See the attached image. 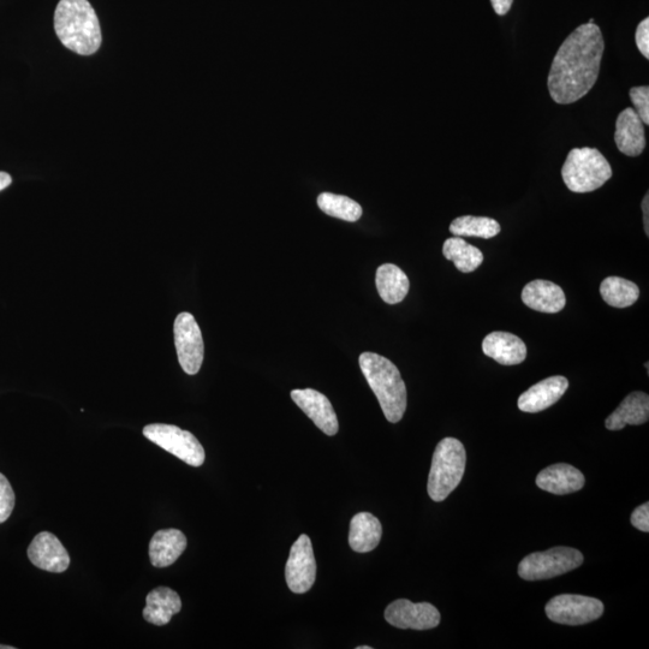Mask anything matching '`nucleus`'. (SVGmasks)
<instances>
[{"label": "nucleus", "instance_id": "17", "mask_svg": "<svg viewBox=\"0 0 649 649\" xmlns=\"http://www.w3.org/2000/svg\"><path fill=\"white\" fill-rule=\"evenodd\" d=\"M585 482V475L567 463L553 464L537 476V485L541 490L558 496L582 490Z\"/></svg>", "mask_w": 649, "mask_h": 649}, {"label": "nucleus", "instance_id": "21", "mask_svg": "<svg viewBox=\"0 0 649 649\" xmlns=\"http://www.w3.org/2000/svg\"><path fill=\"white\" fill-rule=\"evenodd\" d=\"M181 610L180 595L168 587H157L148 593L142 615L148 623L163 627Z\"/></svg>", "mask_w": 649, "mask_h": 649}, {"label": "nucleus", "instance_id": "22", "mask_svg": "<svg viewBox=\"0 0 649 649\" xmlns=\"http://www.w3.org/2000/svg\"><path fill=\"white\" fill-rule=\"evenodd\" d=\"M383 537V527L377 517L369 512H359L350 522L349 545L359 553L377 549Z\"/></svg>", "mask_w": 649, "mask_h": 649}, {"label": "nucleus", "instance_id": "14", "mask_svg": "<svg viewBox=\"0 0 649 649\" xmlns=\"http://www.w3.org/2000/svg\"><path fill=\"white\" fill-rule=\"evenodd\" d=\"M569 387V381L562 375L541 380L518 398V409L523 413H539L556 404Z\"/></svg>", "mask_w": 649, "mask_h": 649}, {"label": "nucleus", "instance_id": "18", "mask_svg": "<svg viewBox=\"0 0 649 649\" xmlns=\"http://www.w3.org/2000/svg\"><path fill=\"white\" fill-rule=\"evenodd\" d=\"M522 301L534 311L541 313H558L567 305V297L557 284L550 281H533L522 291Z\"/></svg>", "mask_w": 649, "mask_h": 649}, {"label": "nucleus", "instance_id": "33", "mask_svg": "<svg viewBox=\"0 0 649 649\" xmlns=\"http://www.w3.org/2000/svg\"><path fill=\"white\" fill-rule=\"evenodd\" d=\"M643 224H645L646 235H649V196L646 194L642 201Z\"/></svg>", "mask_w": 649, "mask_h": 649}, {"label": "nucleus", "instance_id": "35", "mask_svg": "<svg viewBox=\"0 0 649 649\" xmlns=\"http://www.w3.org/2000/svg\"><path fill=\"white\" fill-rule=\"evenodd\" d=\"M0 649H15V647L0 645Z\"/></svg>", "mask_w": 649, "mask_h": 649}, {"label": "nucleus", "instance_id": "28", "mask_svg": "<svg viewBox=\"0 0 649 649\" xmlns=\"http://www.w3.org/2000/svg\"><path fill=\"white\" fill-rule=\"evenodd\" d=\"M15 508V493L10 482L0 474V523H4L13 514Z\"/></svg>", "mask_w": 649, "mask_h": 649}, {"label": "nucleus", "instance_id": "19", "mask_svg": "<svg viewBox=\"0 0 649 649\" xmlns=\"http://www.w3.org/2000/svg\"><path fill=\"white\" fill-rule=\"evenodd\" d=\"M649 419V396L645 392L636 391L624 398L621 406L605 421V427L610 431H621L627 425L640 426Z\"/></svg>", "mask_w": 649, "mask_h": 649}, {"label": "nucleus", "instance_id": "13", "mask_svg": "<svg viewBox=\"0 0 649 649\" xmlns=\"http://www.w3.org/2000/svg\"><path fill=\"white\" fill-rule=\"evenodd\" d=\"M28 557L35 567L61 574L69 568L70 557L61 541L49 532L37 535L28 547Z\"/></svg>", "mask_w": 649, "mask_h": 649}, {"label": "nucleus", "instance_id": "26", "mask_svg": "<svg viewBox=\"0 0 649 649\" xmlns=\"http://www.w3.org/2000/svg\"><path fill=\"white\" fill-rule=\"evenodd\" d=\"M500 231L502 228L497 220L487 217H458L450 225L451 234L458 237H479L488 240L496 237Z\"/></svg>", "mask_w": 649, "mask_h": 649}, {"label": "nucleus", "instance_id": "16", "mask_svg": "<svg viewBox=\"0 0 649 649\" xmlns=\"http://www.w3.org/2000/svg\"><path fill=\"white\" fill-rule=\"evenodd\" d=\"M484 354L504 366L520 365L527 357V347L520 337L509 332H492L482 342Z\"/></svg>", "mask_w": 649, "mask_h": 649}, {"label": "nucleus", "instance_id": "9", "mask_svg": "<svg viewBox=\"0 0 649 649\" xmlns=\"http://www.w3.org/2000/svg\"><path fill=\"white\" fill-rule=\"evenodd\" d=\"M174 335L178 361L183 371L189 375L198 374L204 362L205 345L192 314L184 312L177 315Z\"/></svg>", "mask_w": 649, "mask_h": 649}, {"label": "nucleus", "instance_id": "12", "mask_svg": "<svg viewBox=\"0 0 649 649\" xmlns=\"http://www.w3.org/2000/svg\"><path fill=\"white\" fill-rule=\"evenodd\" d=\"M291 398L320 431L327 436H336L339 430L338 419L329 398L313 389L291 391Z\"/></svg>", "mask_w": 649, "mask_h": 649}, {"label": "nucleus", "instance_id": "10", "mask_svg": "<svg viewBox=\"0 0 649 649\" xmlns=\"http://www.w3.org/2000/svg\"><path fill=\"white\" fill-rule=\"evenodd\" d=\"M317 579V562H315L313 545L308 535L303 534L291 547L285 580L291 592L307 593Z\"/></svg>", "mask_w": 649, "mask_h": 649}, {"label": "nucleus", "instance_id": "5", "mask_svg": "<svg viewBox=\"0 0 649 649\" xmlns=\"http://www.w3.org/2000/svg\"><path fill=\"white\" fill-rule=\"evenodd\" d=\"M565 186L574 193H591L612 177V168L597 148H574L563 165Z\"/></svg>", "mask_w": 649, "mask_h": 649}, {"label": "nucleus", "instance_id": "25", "mask_svg": "<svg viewBox=\"0 0 649 649\" xmlns=\"http://www.w3.org/2000/svg\"><path fill=\"white\" fill-rule=\"evenodd\" d=\"M600 294L607 305L615 308H628L639 300L640 289L628 279L607 277L600 285Z\"/></svg>", "mask_w": 649, "mask_h": 649}, {"label": "nucleus", "instance_id": "27", "mask_svg": "<svg viewBox=\"0 0 649 649\" xmlns=\"http://www.w3.org/2000/svg\"><path fill=\"white\" fill-rule=\"evenodd\" d=\"M318 206L327 216L357 222L362 216V207L348 196L323 193L318 196Z\"/></svg>", "mask_w": 649, "mask_h": 649}, {"label": "nucleus", "instance_id": "2", "mask_svg": "<svg viewBox=\"0 0 649 649\" xmlns=\"http://www.w3.org/2000/svg\"><path fill=\"white\" fill-rule=\"evenodd\" d=\"M61 43L81 56H92L103 43L100 22L88 0H61L55 13Z\"/></svg>", "mask_w": 649, "mask_h": 649}, {"label": "nucleus", "instance_id": "15", "mask_svg": "<svg viewBox=\"0 0 649 649\" xmlns=\"http://www.w3.org/2000/svg\"><path fill=\"white\" fill-rule=\"evenodd\" d=\"M615 141L618 150L628 157H639L645 150V124L631 107L619 113Z\"/></svg>", "mask_w": 649, "mask_h": 649}, {"label": "nucleus", "instance_id": "30", "mask_svg": "<svg viewBox=\"0 0 649 649\" xmlns=\"http://www.w3.org/2000/svg\"><path fill=\"white\" fill-rule=\"evenodd\" d=\"M637 49L646 59L649 58V19L643 20L636 29L635 34Z\"/></svg>", "mask_w": 649, "mask_h": 649}, {"label": "nucleus", "instance_id": "31", "mask_svg": "<svg viewBox=\"0 0 649 649\" xmlns=\"http://www.w3.org/2000/svg\"><path fill=\"white\" fill-rule=\"evenodd\" d=\"M631 525L641 532H649V503H645L636 508L631 514Z\"/></svg>", "mask_w": 649, "mask_h": 649}, {"label": "nucleus", "instance_id": "6", "mask_svg": "<svg viewBox=\"0 0 649 649\" xmlns=\"http://www.w3.org/2000/svg\"><path fill=\"white\" fill-rule=\"evenodd\" d=\"M583 563L580 551L571 547H553L545 552H534L518 565V575L526 581L553 579L573 571Z\"/></svg>", "mask_w": 649, "mask_h": 649}, {"label": "nucleus", "instance_id": "20", "mask_svg": "<svg viewBox=\"0 0 649 649\" xmlns=\"http://www.w3.org/2000/svg\"><path fill=\"white\" fill-rule=\"evenodd\" d=\"M187 538L178 529H163L154 534L150 543L151 563L156 568H168L187 549Z\"/></svg>", "mask_w": 649, "mask_h": 649}, {"label": "nucleus", "instance_id": "29", "mask_svg": "<svg viewBox=\"0 0 649 649\" xmlns=\"http://www.w3.org/2000/svg\"><path fill=\"white\" fill-rule=\"evenodd\" d=\"M631 103L635 106L637 115L643 124H649V88L648 86L634 87L630 89Z\"/></svg>", "mask_w": 649, "mask_h": 649}, {"label": "nucleus", "instance_id": "36", "mask_svg": "<svg viewBox=\"0 0 649 649\" xmlns=\"http://www.w3.org/2000/svg\"><path fill=\"white\" fill-rule=\"evenodd\" d=\"M357 649H372V647L371 646H360V647H357Z\"/></svg>", "mask_w": 649, "mask_h": 649}, {"label": "nucleus", "instance_id": "8", "mask_svg": "<svg viewBox=\"0 0 649 649\" xmlns=\"http://www.w3.org/2000/svg\"><path fill=\"white\" fill-rule=\"evenodd\" d=\"M604 613L600 600L585 595L562 594L546 605V615L552 622L564 625H582L597 621Z\"/></svg>", "mask_w": 649, "mask_h": 649}, {"label": "nucleus", "instance_id": "11", "mask_svg": "<svg viewBox=\"0 0 649 649\" xmlns=\"http://www.w3.org/2000/svg\"><path fill=\"white\" fill-rule=\"evenodd\" d=\"M385 619L392 627L428 630L438 627L440 612L432 604H415L410 600L400 599L387 606Z\"/></svg>", "mask_w": 649, "mask_h": 649}, {"label": "nucleus", "instance_id": "24", "mask_svg": "<svg viewBox=\"0 0 649 649\" xmlns=\"http://www.w3.org/2000/svg\"><path fill=\"white\" fill-rule=\"evenodd\" d=\"M443 254L462 273L474 272L484 263V254H482L481 250L458 236L445 241Z\"/></svg>", "mask_w": 649, "mask_h": 649}, {"label": "nucleus", "instance_id": "4", "mask_svg": "<svg viewBox=\"0 0 649 649\" xmlns=\"http://www.w3.org/2000/svg\"><path fill=\"white\" fill-rule=\"evenodd\" d=\"M466 462V449L460 440L445 438L437 445L427 486L434 502H443L456 490L466 470Z\"/></svg>", "mask_w": 649, "mask_h": 649}, {"label": "nucleus", "instance_id": "1", "mask_svg": "<svg viewBox=\"0 0 649 649\" xmlns=\"http://www.w3.org/2000/svg\"><path fill=\"white\" fill-rule=\"evenodd\" d=\"M605 51L603 33L595 23H586L565 39L553 59L547 87L557 104L582 99L594 87Z\"/></svg>", "mask_w": 649, "mask_h": 649}, {"label": "nucleus", "instance_id": "34", "mask_svg": "<svg viewBox=\"0 0 649 649\" xmlns=\"http://www.w3.org/2000/svg\"><path fill=\"white\" fill-rule=\"evenodd\" d=\"M11 182H13V178H11L7 172L0 171V192L5 188H8Z\"/></svg>", "mask_w": 649, "mask_h": 649}, {"label": "nucleus", "instance_id": "32", "mask_svg": "<svg viewBox=\"0 0 649 649\" xmlns=\"http://www.w3.org/2000/svg\"><path fill=\"white\" fill-rule=\"evenodd\" d=\"M512 2L514 0H491L493 9L499 16H504L509 13Z\"/></svg>", "mask_w": 649, "mask_h": 649}, {"label": "nucleus", "instance_id": "3", "mask_svg": "<svg viewBox=\"0 0 649 649\" xmlns=\"http://www.w3.org/2000/svg\"><path fill=\"white\" fill-rule=\"evenodd\" d=\"M359 363L385 418L391 424H397L407 410V387L400 371L395 363L374 353L361 354Z\"/></svg>", "mask_w": 649, "mask_h": 649}, {"label": "nucleus", "instance_id": "23", "mask_svg": "<svg viewBox=\"0 0 649 649\" xmlns=\"http://www.w3.org/2000/svg\"><path fill=\"white\" fill-rule=\"evenodd\" d=\"M378 293L389 305H397L406 299L409 293V279L400 267L392 264L381 265L375 275Z\"/></svg>", "mask_w": 649, "mask_h": 649}, {"label": "nucleus", "instance_id": "7", "mask_svg": "<svg viewBox=\"0 0 649 649\" xmlns=\"http://www.w3.org/2000/svg\"><path fill=\"white\" fill-rule=\"evenodd\" d=\"M144 436L159 448L170 452L192 467H201L206 454L194 434L174 425L153 424L144 428Z\"/></svg>", "mask_w": 649, "mask_h": 649}]
</instances>
